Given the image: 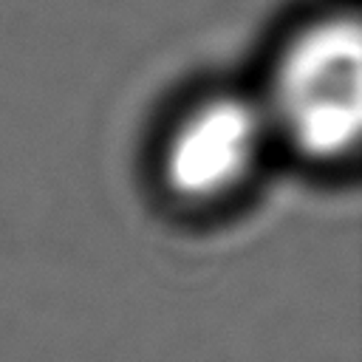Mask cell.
I'll return each mask as SVG.
<instances>
[{
  "label": "cell",
  "instance_id": "cell-1",
  "mask_svg": "<svg viewBox=\"0 0 362 362\" xmlns=\"http://www.w3.org/2000/svg\"><path fill=\"white\" fill-rule=\"evenodd\" d=\"M272 139L314 161L348 156L362 133V37L348 14L303 25L280 51L260 99Z\"/></svg>",
  "mask_w": 362,
  "mask_h": 362
},
{
  "label": "cell",
  "instance_id": "cell-2",
  "mask_svg": "<svg viewBox=\"0 0 362 362\" xmlns=\"http://www.w3.org/2000/svg\"><path fill=\"white\" fill-rule=\"evenodd\" d=\"M269 139L260 99L212 93L170 127L158 158L161 181L178 201H218L252 175Z\"/></svg>",
  "mask_w": 362,
  "mask_h": 362
}]
</instances>
